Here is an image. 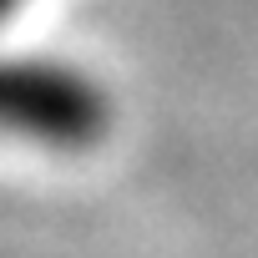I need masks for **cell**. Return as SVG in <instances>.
<instances>
[{
    "label": "cell",
    "mask_w": 258,
    "mask_h": 258,
    "mask_svg": "<svg viewBox=\"0 0 258 258\" xmlns=\"http://www.w3.org/2000/svg\"><path fill=\"white\" fill-rule=\"evenodd\" d=\"M0 126L31 132L51 147H86L106 126V101L66 66L0 61Z\"/></svg>",
    "instance_id": "1"
},
{
    "label": "cell",
    "mask_w": 258,
    "mask_h": 258,
    "mask_svg": "<svg viewBox=\"0 0 258 258\" xmlns=\"http://www.w3.org/2000/svg\"><path fill=\"white\" fill-rule=\"evenodd\" d=\"M16 6H21V0H0V21H6V16H11Z\"/></svg>",
    "instance_id": "2"
}]
</instances>
